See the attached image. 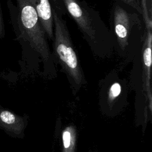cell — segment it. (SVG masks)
<instances>
[{
  "label": "cell",
  "mask_w": 152,
  "mask_h": 152,
  "mask_svg": "<svg viewBox=\"0 0 152 152\" xmlns=\"http://www.w3.org/2000/svg\"><path fill=\"white\" fill-rule=\"evenodd\" d=\"M109 22L114 47L119 51L126 52L142 45L145 26L135 11L113 1Z\"/></svg>",
  "instance_id": "obj_3"
},
{
  "label": "cell",
  "mask_w": 152,
  "mask_h": 152,
  "mask_svg": "<svg viewBox=\"0 0 152 152\" xmlns=\"http://www.w3.org/2000/svg\"><path fill=\"white\" fill-rule=\"evenodd\" d=\"M37 12L40 23L49 40L53 38V22L49 0H31Z\"/></svg>",
  "instance_id": "obj_5"
},
{
  "label": "cell",
  "mask_w": 152,
  "mask_h": 152,
  "mask_svg": "<svg viewBox=\"0 0 152 152\" xmlns=\"http://www.w3.org/2000/svg\"><path fill=\"white\" fill-rule=\"evenodd\" d=\"M62 139H63V143L64 147L65 148H68L70 145L71 142V134L69 131H65L63 132L62 134Z\"/></svg>",
  "instance_id": "obj_10"
},
{
  "label": "cell",
  "mask_w": 152,
  "mask_h": 152,
  "mask_svg": "<svg viewBox=\"0 0 152 152\" xmlns=\"http://www.w3.org/2000/svg\"><path fill=\"white\" fill-rule=\"evenodd\" d=\"M24 121L12 111L0 105V129L12 137H20Z\"/></svg>",
  "instance_id": "obj_4"
},
{
  "label": "cell",
  "mask_w": 152,
  "mask_h": 152,
  "mask_svg": "<svg viewBox=\"0 0 152 152\" xmlns=\"http://www.w3.org/2000/svg\"><path fill=\"white\" fill-rule=\"evenodd\" d=\"M113 1L115 2H117L118 3H120L121 4L135 11L141 15H142V10L141 8L140 0H113Z\"/></svg>",
  "instance_id": "obj_7"
},
{
  "label": "cell",
  "mask_w": 152,
  "mask_h": 152,
  "mask_svg": "<svg viewBox=\"0 0 152 152\" xmlns=\"http://www.w3.org/2000/svg\"><path fill=\"white\" fill-rule=\"evenodd\" d=\"M121 90V88L119 84L118 83L113 84L110 88V91H109L110 97L112 99L117 97L120 94Z\"/></svg>",
  "instance_id": "obj_8"
},
{
  "label": "cell",
  "mask_w": 152,
  "mask_h": 152,
  "mask_svg": "<svg viewBox=\"0 0 152 152\" xmlns=\"http://www.w3.org/2000/svg\"><path fill=\"white\" fill-rule=\"evenodd\" d=\"M5 37V25L3 17L2 9L1 7L0 1V39H2Z\"/></svg>",
  "instance_id": "obj_9"
},
{
  "label": "cell",
  "mask_w": 152,
  "mask_h": 152,
  "mask_svg": "<svg viewBox=\"0 0 152 152\" xmlns=\"http://www.w3.org/2000/svg\"><path fill=\"white\" fill-rule=\"evenodd\" d=\"M16 2L17 7L11 0H8L7 6L17 40L28 44L43 56H47L48 39L32 2L31 0H16Z\"/></svg>",
  "instance_id": "obj_2"
},
{
  "label": "cell",
  "mask_w": 152,
  "mask_h": 152,
  "mask_svg": "<svg viewBox=\"0 0 152 152\" xmlns=\"http://www.w3.org/2000/svg\"><path fill=\"white\" fill-rule=\"evenodd\" d=\"M63 15L68 14L75 22L84 39L94 51L114 48L109 28L99 13L85 0H49Z\"/></svg>",
  "instance_id": "obj_1"
},
{
  "label": "cell",
  "mask_w": 152,
  "mask_h": 152,
  "mask_svg": "<svg viewBox=\"0 0 152 152\" xmlns=\"http://www.w3.org/2000/svg\"><path fill=\"white\" fill-rule=\"evenodd\" d=\"M145 29H152V0H140Z\"/></svg>",
  "instance_id": "obj_6"
}]
</instances>
